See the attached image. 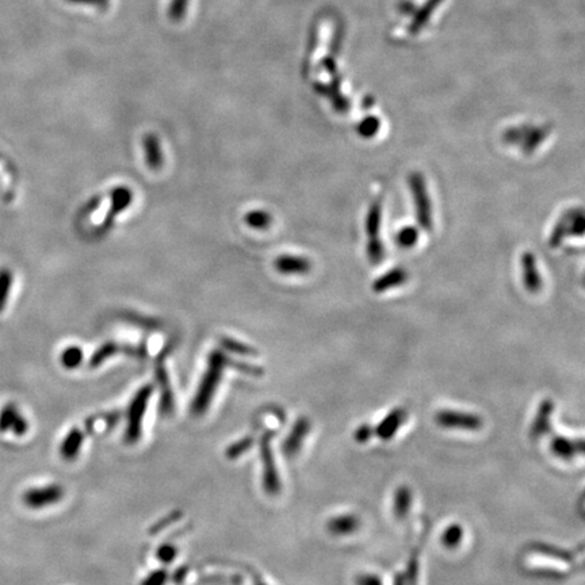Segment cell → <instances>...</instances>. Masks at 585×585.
Returning <instances> with one entry per match:
<instances>
[{
	"label": "cell",
	"mask_w": 585,
	"mask_h": 585,
	"mask_svg": "<svg viewBox=\"0 0 585 585\" xmlns=\"http://www.w3.org/2000/svg\"><path fill=\"white\" fill-rule=\"evenodd\" d=\"M177 547L172 544H163L162 547H159L157 550V558L164 562V564H170L177 558Z\"/></svg>",
	"instance_id": "30"
},
{
	"label": "cell",
	"mask_w": 585,
	"mask_h": 585,
	"mask_svg": "<svg viewBox=\"0 0 585 585\" xmlns=\"http://www.w3.org/2000/svg\"><path fill=\"white\" fill-rule=\"evenodd\" d=\"M84 435L82 431L78 428H73L68 433V435L64 438L60 446V455L66 461H73L78 458L81 450H82Z\"/></svg>",
	"instance_id": "10"
},
{
	"label": "cell",
	"mask_w": 585,
	"mask_h": 585,
	"mask_svg": "<svg viewBox=\"0 0 585 585\" xmlns=\"http://www.w3.org/2000/svg\"><path fill=\"white\" fill-rule=\"evenodd\" d=\"M156 376H157V382L160 385V390H162V397H160V412L162 415H170L174 410V393L171 390V385H170V380L167 377V373L164 370V366H157L156 370Z\"/></svg>",
	"instance_id": "13"
},
{
	"label": "cell",
	"mask_w": 585,
	"mask_h": 585,
	"mask_svg": "<svg viewBox=\"0 0 585 585\" xmlns=\"http://www.w3.org/2000/svg\"><path fill=\"white\" fill-rule=\"evenodd\" d=\"M409 187L413 192L415 205H416V213L420 225L425 229H431L433 227V209H431V201L428 197V191L425 187L424 177L419 174H413L409 177Z\"/></svg>",
	"instance_id": "4"
},
{
	"label": "cell",
	"mask_w": 585,
	"mask_h": 585,
	"mask_svg": "<svg viewBox=\"0 0 585 585\" xmlns=\"http://www.w3.org/2000/svg\"><path fill=\"white\" fill-rule=\"evenodd\" d=\"M407 278V272L401 269L397 270H392L388 274H385L382 278H378L374 284V290L376 291H385L388 289H392L395 286L401 285Z\"/></svg>",
	"instance_id": "17"
},
{
	"label": "cell",
	"mask_w": 585,
	"mask_h": 585,
	"mask_svg": "<svg viewBox=\"0 0 585 585\" xmlns=\"http://www.w3.org/2000/svg\"><path fill=\"white\" fill-rule=\"evenodd\" d=\"M186 576H187V568H179L177 569V573L174 574V577H172V580L177 583V585L182 584L183 581H185V579H186Z\"/></svg>",
	"instance_id": "35"
},
{
	"label": "cell",
	"mask_w": 585,
	"mask_h": 585,
	"mask_svg": "<svg viewBox=\"0 0 585 585\" xmlns=\"http://www.w3.org/2000/svg\"><path fill=\"white\" fill-rule=\"evenodd\" d=\"M371 428L368 427V425H362V427H359L356 431H355V439L356 440H359L361 443H363V442H366L368 438L371 436Z\"/></svg>",
	"instance_id": "33"
},
{
	"label": "cell",
	"mask_w": 585,
	"mask_h": 585,
	"mask_svg": "<svg viewBox=\"0 0 585 585\" xmlns=\"http://www.w3.org/2000/svg\"><path fill=\"white\" fill-rule=\"evenodd\" d=\"M436 422L446 428H458V430H470L475 431L481 428L482 422L476 415L454 412V410H442L436 415Z\"/></svg>",
	"instance_id": "8"
},
{
	"label": "cell",
	"mask_w": 585,
	"mask_h": 585,
	"mask_svg": "<svg viewBox=\"0 0 585 585\" xmlns=\"http://www.w3.org/2000/svg\"><path fill=\"white\" fill-rule=\"evenodd\" d=\"M254 439L252 438H244L236 443H233L229 449L227 450V457L229 460H236L239 457H242L244 452L252 447Z\"/></svg>",
	"instance_id": "27"
},
{
	"label": "cell",
	"mask_w": 585,
	"mask_h": 585,
	"mask_svg": "<svg viewBox=\"0 0 585 585\" xmlns=\"http://www.w3.org/2000/svg\"><path fill=\"white\" fill-rule=\"evenodd\" d=\"M309 428H311V424L308 422V419H305V418L296 423V425L293 427L290 435L287 436L285 445H284V451H285L286 455L293 457L301 449V445H302L304 439L308 435Z\"/></svg>",
	"instance_id": "9"
},
{
	"label": "cell",
	"mask_w": 585,
	"mask_h": 585,
	"mask_svg": "<svg viewBox=\"0 0 585 585\" xmlns=\"http://www.w3.org/2000/svg\"><path fill=\"white\" fill-rule=\"evenodd\" d=\"M412 495L407 487H401L395 493V512L398 517H404L408 514L412 503Z\"/></svg>",
	"instance_id": "20"
},
{
	"label": "cell",
	"mask_w": 585,
	"mask_h": 585,
	"mask_svg": "<svg viewBox=\"0 0 585 585\" xmlns=\"http://www.w3.org/2000/svg\"><path fill=\"white\" fill-rule=\"evenodd\" d=\"M190 0H171L168 6V18L172 22L182 21L187 14V7H189Z\"/></svg>",
	"instance_id": "25"
},
{
	"label": "cell",
	"mask_w": 585,
	"mask_h": 585,
	"mask_svg": "<svg viewBox=\"0 0 585 585\" xmlns=\"http://www.w3.org/2000/svg\"><path fill=\"white\" fill-rule=\"evenodd\" d=\"M67 3L71 4H81V6H91V7H96V9H108L110 4V0H66Z\"/></svg>",
	"instance_id": "31"
},
{
	"label": "cell",
	"mask_w": 585,
	"mask_h": 585,
	"mask_svg": "<svg viewBox=\"0 0 585 585\" xmlns=\"http://www.w3.org/2000/svg\"><path fill=\"white\" fill-rule=\"evenodd\" d=\"M381 227V202H374L370 207L366 221V231H368L370 244H368V255L373 262L381 260L383 248L381 240L378 239Z\"/></svg>",
	"instance_id": "7"
},
{
	"label": "cell",
	"mask_w": 585,
	"mask_h": 585,
	"mask_svg": "<svg viewBox=\"0 0 585 585\" xmlns=\"http://www.w3.org/2000/svg\"><path fill=\"white\" fill-rule=\"evenodd\" d=\"M28 419L19 410L15 403H7L0 409V433H13L15 436L26 435Z\"/></svg>",
	"instance_id": "6"
},
{
	"label": "cell",
	"mask_w": 585,
	"mask_h": 585,
	"mask_svg": "<svg viewBox=\"0 0 585 585\" xmlns=\"http://www.w3.org/2000/svg\"><path fill=\"white\" fill-rule=\"evenodd\" d=\"M523 276H524V285L530 291H537L541 287V275L537 269L535 258L532 254H526L523 257Z\"/></svg>",
	"instance_id": "14"
},
{
	"label": "cell",
	"mask_w": 585,
	"mask_h": 585,
	"mask_svg": "<svg viewBox=\"0 0 585 585\" xmlns=\"http://www.w3.org/2000/svg\"><path fill=\"white\" fill-rule=\"evenodd\" d=\"M405 418H407V413L404 409H395L382 420L381 424L376 430V434L385 440L393 438L397 430L403 425Z\"/></svg>",
	"instance_id": "11"
},
{
	"label": "cell",
	"mask_w": 585,
	"mask_h": 585,
	"mask_svg": "<svg viewBox=\"0 0 585 585\" xmlns=\"http://www.w3.org/2000/svg\"><path fill=\"white\" fill-rule=\"evenodd\" d=\"M359 526V522L353 515H341V517H333L328 523V530L335 535H347L354 532Z\"/></svg>",
	"instance_id": "15"
},
{
	"label": "cell",
	"mask_w": 585,
	"mask_h": 585,
	"mask_svg": "<svg viewBox=\"0 0 585 585\" xmlns=\"http://www.w3.org/2000/svg\"><path fill=\"white\" fill-rule=\"evenodd\" d=\"M120 350H121V347H118V346L114 344V343H108V344L102 346L98 351H95V354L93 355L91 362H90V366H91V368H95L98 365H100L105 359L110 358L111 355L118 353Z\"/></svg>",
	"instance_id": "26"
},
{
	"label": "cell",
	"mask_w": 585,
	"mask_h": 585,
	"mask_svg": "<svg viewBox=\"0 0 585 585\" xmlns=\"http://www.w3.org/2000/svg\"><path fill=\"white\" fill-rule=\"evenodd\" d=\"M222 344L225 346V348L231 350L233 353H239V354H251V353H252V350L248 348L247 346H243V344H240V343H237V341H231V339L222 341Z\"/></svg>",
	"instance_id": "32"
},
{
	"label": "cell",
	"mask_w": 585,
	"mask_h": 585,
	"mask_svg": "<svg viewBox=\"0 0 585 585\" xmlns=\"http://www.w3.org/2000/svg\"><path fill=\"white\" fill-rule=\"evenodd\" d=\"M133 195L132 191L125 189V187H120L113 191V197H111V202H113V207H111V213L110 217H113L117 213H121L125 210L129 204L132 202Z\"/></svg>",
	"instance_id": "18"
},
{
	"label": "cell",
	"mask_w": 585,
	"mask_h": 585,
	"mask_svg": "<svg viewBox=\"0 0 585 585\" xmlns=\"http://www.w3.org/2000/svg\"><path fill=\"white\" fill-rule=\"evenodd\" d=\"M168 580V571L165 569H160V571H152L148 574L141 585H165Z\"/></svg>",
	"instance_id": "29"
},
{
	"label": "cell",
	"mask_w": 585,
	"mask_h": 585,
	"mask_svg": "<svg viewBox=\"0 0 585 585\" xmlns=\"http://www.w3.org/2000/svg\"><path fill=\"white\" fill-rule=\"evenodd\" d=\"M358 583H359V585H381V580H380L377 576L368 574V576L359 577Z\"/></svg>",
	"instance_id": "34"
},
{
	"label": "cell",
	"mask_w": 585,
	"mask_h": 585,
	"mask_svg": "<svg viewBox=\"0 0 585 585\" xmlns=\"http://www.w3.org/2000/svg\"><path fill=\"white\" fill-rule=\"evenodd\" d=\"M245 222L254 229H266L271 224V217L263 210H254L245 214Z\"/></svg>",
	"instance_id": "22"
},
{
	"label": "cell",
	"mask_w": 585,
	"mask_h": 585,
	"mask_svg": "<svg viewBox=\"0 0 585 585\" xmlns=\"http://www.w3.org/2000/svg\"><path fill=\"white\" fill-rule=\"evenodd\" d=\"M11 287H13V274L7 269H4L0 271V312H3L7 305Z\"/></svg>",
	"instance_id": "21"
},
{
	"label": "cell",
	"mask_w": 585,
	"mask_h": 585,
	"mask_svg": "<svg viewBox=\"0 0 585 585\" xmlns=\"http://www.w3.org/2000/svg\"><path fill=\"white\" fill-rule=\"evenodd\" d=\"M274 438L272 431H267L260 438V457L263 462V485L264 490L270 495H275L281 490V482L278 472L275 467V461L272 457L271 442Z\"/></svg>",
	"instance_id": "3"
},
{
	"label": "cell",
	"mask_w": 585,
	"mask_h": 585,
	"mask_svg": "<svg viewBox=\"0 0 585 585\" xmlns=\"http://www.w3.org/2000/svg\"><path fill=\"white\" fill-rule=\"evenodd\" d=\"M64 497V490L58 484H51L38 488H30L24 493V503L31 509H41L45 507L60 503Z\"/></svg>",
	"instance_id": "5"
},
{
	"label": "cell",
	"mask_w": 585,
	"mask_h": 585,
	"mask_svg": "<svg viewBox=\"0 0 585 585\" xmlns=\"http://www.w3.org/2000/svg\"><path fill=\"white\" fill-rule=\"evenodd\" d=\"M275 267L278 271L284 274H306L311 270V263L308 259L284 255L276 259Z\"/></svg>",
	"instance_id": "12"
},
{
	"label": "cell",
	"mask_w": 585,
	"mask_h": 585,
	"mask_svg": "<svg viewBox=\"0 0 585 585\" xmlns=\"http://www.w3.org/2000/svg\"><path fill=\"white\" fill-rule=\"evenodd\" d=\"M418 239H419L418 231H416L415 228H412V227H405V228H403L401 231L397 233V243L401 245V247H404V248L413 247V245L416 244Z\"/></svg>",
	"instance_id": "28"
},
{
	"label": "cell",
	"mask_w": 585,
	"mask_h": 585,
	"mask_svg": "<svg viewBox=\"0 0 585 585\" xmlns=\"http://www.w3.org/2000/svg\"><path fill=\"white\" fill-rule=\"evenodd\" d=\"M144 147L147 152V162L150 168L153 170L160 168V165L163 163V156H162V150L159 145V140L152 135L147 136L144 140Z\"/></svg>",
	"instance_id": "16"
},
{
	"label": "cell",
	"mask_w": 585,
	"mask_h": 585,
	"mask_svg": "<svg viewBox=\"0 0 585 585\" xmlns=\"http://www.w3.org/2000/svg\"><path fill=\"white\" fill-rule=\"evenodd\" d=\"M152 393H153V388L150 385H147L137 392L129 404L128 413H126V430H125V442L129 445H135L141 438L143 420H144Z\"/></svg>",
	"instance_id": "2"
},
{
	"label": "cell",
	"mask_w": 585,
	"mask_h": 585,
	"mask_svg": "<svg viewBox=\"0 0 585 585\" xmlns=\"http://www.w3.org/2000/svg\"><path fill=\"white\" fill-rule=\"evenodd\" d=\"M463 538V530L461 526L452 524L446 529L442 535V544L449 549H454L461 544Z\"/></svg>",
	"instance_id": "24"
},
{
	"label": "cell",
	"mask_w": 585,
	"mask_h": 585,
	"mask_svg": "<svg viewBox=\"0 0 585 585\" xmlns=\"http://www.w3.org/2000/svg\"><path fill=\"white\" fill-rule=\"evenodd\" d=\"M259 585H264V584H259Z\"/></svg>",
	"instance_id": "36"
},
{
	"label": "cell",
	"mask_w": 585,
	"mask_h": 585,
	"mask_svg": "<svg viewBox=\"0 0 585 585\" xmlns=\"http://www.w3.org/2000/svg\"><path fill=\"white\" fill-rule=\"evenodd\" d=\"M60 361H61V365L69 370L78 368L82 363L83 351L79 347H69L61 353Z\"/></svg>",
	"instance_id": "23"
},
{
	"label": "cell",
	"mask_w": 585,
	"mask_h": 585,
	"mask_svg": "<svg viewBox=\"0 0 585 585\" xmlns=\"http://www.w3.org/2000/svg\"><path fill=\"white\" fill-rule=\"evenodd\" d=\"M227 363H228V359L221 351H213L210 354L209 362H207V368L205 371L202 381L200 383L198 392H197V395L192 400V404H191L192 415L201 416L207 410L209 405L212 404L214 393L217 390L219 381L222 378V373H224V368L227 366Z\"/></svg>",
	"instance_id": "1"
},
{
	"label": "cell",
	"mask_w": 585,
	"mask_h": 585,
	"mask_svg": "<svg viewBox=\"0 0 585 585\" xmlns=\"http://www.w3.org/2000/svg\"><path fill=\"white\" fill-rule=\"evenodd\" d=\"M577 447L583 449L581 443L577 446L576 443H573V442L568 440V439H564V438H558V439H556V440L552 443L553 452H554L557 457L565 458V460H569L571 457H574V454H576V451H577Z\"/></svg>",
	"instance_id": "19"
}]
</instances>
